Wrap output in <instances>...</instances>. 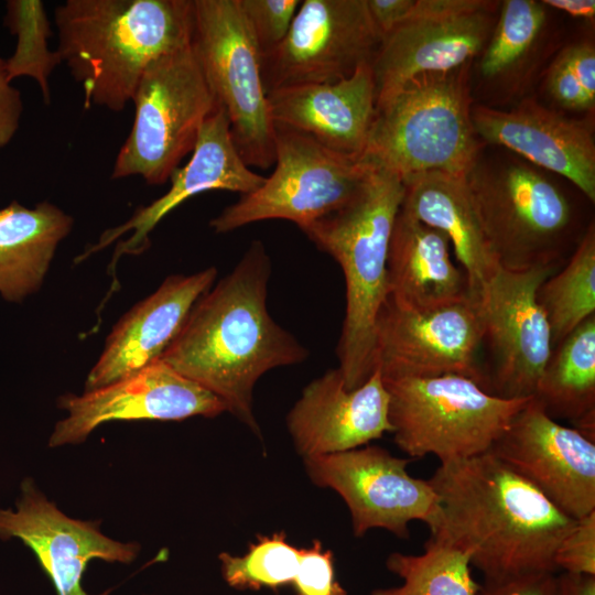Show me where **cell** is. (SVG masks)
Masks as SVG:
<instances>
[{"label": "cell", "mask_w": 595, "mask_h": 595, "mask_svg": "<svg viewBox=\"0 0 595 595\" xmlns=\"http://www.w3.org/2000/svg\"><path fill=\"white\" fill-rule=\"evenodd\" d=\"M403 193L398 175L370 166L344 206L302 229L344 273L346 311L336 353L348 390L376 369L375 327L388 296L389 242Z\"/></svg>", "instance_id": "277c9868"}, {"label": "cell", "mask_w": 595, "mask_h": 595, "mask_svg": "<svg viewBox=\"0 0 595 595\" xmlns=\"http://www.w3.org/2000/svg\"><path fill=\"white\" fill-rule=\"evenodd\" d=\"M560 56L584 90L595 98V50L587 42L563 48Z\"/></svg>", "instance_id": "f35d334b"}, {"label": "cell", "mask_w": 595, "mask_h": 595, "mask_svg": "<svg viewBox=\"0 0 595 595\" xmlns=\"http://www.w3.org/2000/svg\"><path fill=\"white\" fill-rule=\"evenodd\" d=\"M555 271L499 267L480 294V349L486 348L488 357L480 385L491 394L505 399L534 397L552 351L550 325L537 292Z\"/></svg>", "instance_id": "8fae6325"}, {"label": "cell", "mask_w": 595, "mask_h": 595, "mask_svg": "<svg viewBox=\"0 0 595 595\" xmlns=\"http://www.w3.org/2000/svg\"><path fill=\"white\" fill-rule=\"evenodd\" d=\"M370 18L382 39L400 25L414 3V0H366Z\"/></svg>", "instance_id": "ab89813d"}, {"label": "cell", "mask_w": 595, "mask_h": 595, "mask_svg": "<svg viewBox=\"0 0 595 595\" xmlns=\"http://www.w3.org/2000/svg\"><path fill=\"white\" fill-rule=\"evenodd\" d=\"M131 101L132 128L111 178L138 175L163 184L193 152L202 126L218 107L192 44L152 62Z\"/></svg>", "instance_id": "ba28073f"}, {"label": "cell", "mask_w": 595, "mask_h": 595, "mask_svg": "<svg viewBox=\"0 0 595 595\" xmlns=\"http://www.w3.org/2000/svg\"><path fill=\"white\" fill-rule=\"evenodd\" d=\"M225 582L239 591H277L292 584L300 562V549L286 541L284 532L259 536L241 556L223 552L218 555Z\"/></svg>", "instance_id": "1f68e13d"}, {"label": "cell", "mask_w": 595, "mask_h": 595, "mask_svg": "<svg viewBox=\"0 0 595 595\" xmlns=\"http://www.w3.org/2000/svg\"><path fill=\"white\" fill-rule=\"evenodd\" d=\"M274 129L272 174L209 221L216 234L268 219L290 220L302 230L344 206L370 170L360 158L329 150L300 132Z\"/></svg>", "instance_id": "30bf717a"}, {"label": "cell", "mask_w": 595, "mask_h": 595, "mask_svg": "<svg viewBox=\"0 0 595 595\" xmlns=\"http://www.w3.org/2000/svg\"><path fill=\"white\" fill-rule=\"evenodd\" d=\"M451 248L445 234L399 209L388 250V296L412 309L470 298L468 278Z\"/></svg>", "instance_id": "d4e9b609"}, {"label": "cell", "mask_w": 595, "mask_h": 595, "mask_svg": "<svg viewBox=\"0 0 595 595\" xmlns=\"http://www.w3.org/2000/svg\"><path fill=\"white\" fill-rule=\"evenodd\" d=\"M386 566L403 584L376 588L370 595H476L480 585L472 576L466 552L430 538L423 553L392 552Z\"/></svg>", "instance_id": "f1b7e54d"}, {"label": "cell", "mask_w": 595, "mask_h": 595, "mask_svg": "<svg viewBox=\"0 0 595 595\" xmlns=\"http://www.w3.org/2000/svg\"><path fill=\"white\" fill-rule=\"evenodd\" d=\"M74 219L43 201L32 208L12 202L0 209V294L21 302L36 292Z\"/></svg>", "instance_id": "484cf974"}, {"label": "cell", "mask_w": 595, "mask_h": 595, "mask_svg": "<svg viewBox=\"0 0 595 595\" xmlns=\"http://www.w3.org/2000/svg\"><path fill=\"white\" fill-rule=\"evenodd\" d=\"M545 20L541 1H504L479 63L483 77L501 79L516 71L537 45Z\"/></svg>", "instance_id": "f546056e"}, {"label": "cell", "mask_w": 595, "mask_h": 595, "mask_svg": "<svg viewBox=\"0 0 595 595\" xmlns=\"http://www.w3.org/2000/svg\"><path fill=\"white\" fill-rule=\"evenodd\" d=\"M483 338L478 302L465 298L412 309L387 296L376 321V367L382 377L458 374L480 383Z\"/></svg>", "instance_id": "5bb4252c"}, {"label": "cell", "mask_w": 595, "mask_h": 595, "mask_svg": "<svg viewBox=\"0 0 595 595\" xmlns=\"http://www.w3.org/2000/svg\"><path fill=\"white\" fill-rule=\"evenodd\" d=\"M23 101L19 89L11 85L6 60L0 57V148L6 147L19 129Z\"/></svg>", "instance_id": "8d00e7d4"}, {"label": "cell", "mask_w": 595, "mask_h": 595, "mask_svg": "<svg viewBox=\"0 0 595 595\" xmlns=\"http://www.w3.org/2000/svg\"><path fill=\"white\" fill-rule=\"evenodd\" d=\"M264 180L266 177L253 172L239 154L228 118L218 105L202 126L190 161L170 176L169 191L151 204L137 208L126 223L105 230L75 262L84 261L131 231L130 237L119 241L115 248L109 267L113 272L120 257L144 251L150 245L149 236L154 227L186 199L208 191L249 194L259 188Z\"/></svg>", "instance_id": "ac0fdd59"}, {"label": "cell", "mask_w": 595, "mask_h": 595, "mask_svg": "<svg viewBox=\"0 0 595 595\" xmlns=\"http://www.w3.org/2000/svg\"><path fill=\"white\" fill-rule=\"evenodd\" d=\"M541 2L545 8L556 9L573 18L593 20L595 17L594 0H543Z\"/></svg>", "instance_id": "b9f144b4"}, {"label": "cell", "mask_w": 595, "mask_h": 595, "mask_svg": "<svg viewBox=\"0 0 595 595\" xmlns=\"http://www.w3.org/2000/svg\"><path fill=\"white\" fill-rule=\"evenodd\" d=\"M193 0H67L54 11L56 52L86 109L122 111L147 67L191 44Z\"/></svg>", "instance_id": "3957f363"}, {"label": "cell", "mask_w": 595, "mask_h": 595, "mask_svg": "<svg viewBox=\"0 0 595 595\" xmlns=\"http://www.w3.org/2000/svg\"><path fill=\"white\" fill-rule=\"evenodd\" d=\"M472 121L478 138L565 177L591 202L595 201V143L584 121L532 99L509 110L473 107Z\"/></svg>", "instance_id": "ffe728a7"}, {"label": "cell", "mask_w": 595, "mask_h": 595, "mask_svg": "<svg viewBox=\"0 0 595 595\" xmlns=\"http://www.w3.org/2000/svg\"><path fill=\"white\" fill-rule=\"evenodd\" d=\"M577 520L595 511V441L531 398L488 451Z\"/></svg>", "instance_id": "9a60e30c"}, {"label": "cell", "mask_w": 595, "mask_h": 595, "mask_svg": "<svg viewBox=\"0 0 595 595\" xmlns=\"http://www.w3.org/2000/svg\"><path fill=\"white\" fill-rule=\"evenodd\" d=\"M389 394L378 367L348 390L338 368L310 382L286 416L289 433L304 458L345 452L391 433Z\"/></svg>", "instance_id": "d6986e66"}, {"label": "cell", "mask_w": 595, "mask_h": 595, "mask_svg": "<svg viewBox=\"0 0 595 595\" xmlns=\"http://www.w3.org/2000/svg\"><path fill=\"white\" fill-rule=\"evenodd\" d=\"M533 398L595 441V315L552 348Z\"/></svg>", "instance_id": "4316f807"}, {"label": "cell", "mask_w": 595, "mask_h": 595, "mask_svg": "<svg viewBox=\"0 0 595 595\" xmlns=\"http://www.w3.org/2000/svg\"><path fill=\"white\" fill-rule=\"evenodd\" d=\"M295 595H347L335 577L334 554L318 540L300 549V562L292 583Z\"/></svg>", "instance_id": "836d02e7"}, {"label": "cell", "mask_w": 595, "mask_h": 595, "mask_svg": "<svg viewBox=\"0 0 595 595\" xmlns=\"http://www.w3.org/2000/svg\"><path fill=\"white\" fill-rule=\"evenodd\" d=\"M382 379L394 443L412 458L434 455L440 463L488 452L531 399L497 397L458 374Z\"/></svg>", "instance_id": "52a82bcc"}, {"label": "cell", "mask_w": 595, "mask_h": 595, "mask_svg": "<svg viewBox=\"0 0 595 595\" xmlns=\"http://www.w3.org/2000/svg\"><path fill=\"white\" fill-rule=\"evenodd\" d=\"M537 299L544 311L552 348L595 315V227L589 224L564 267L545 279Z\"/></svg>", "instance_id": "83f0119b"}, {"label": "cell", "mask_w": 595, "mask_h": 595, "mask_svg": "<svg viewBox=\"0 0 595 595\" xmlns=\"http://www.w3.org/2000/svg\"><path fill=\"white\" fill-rule=\"evenodd\" d=\"M555 574H533L504 582H484L476 595H553Z\"/></svg>", "instance_id": "74e56055"}, {"label": "cell", "mask_w": 595, "mask_h": 595, "mask_svg": "<svg viewBox=\"0 0 595 595\" xmlns=\"http://www.w3.org/2000/svg\"><path fill=\"white\" fill-rule=\"evenodd\" d=\"M545 86L549 95L562 108L574 111L594 109L595 98L584 90L560 54L548 69Z\"/></svg>", "instance_id": "d590c367"}, {"label": "cell", "mask_w": 595, "mask_h": 595, "mask_svg": "<svg viewBox=\"0 0 595 595\" xmlns=\"http://www.w3.org/2000/svg\"><path fill=\"white\" fill-rule=\"evenodd\" d=\"M99 524V520L66 516L30 478L21 485L17 510H0V539L22 540L36 556L56 595H90L82 580L94 559L128 564L137 558L138 543L116 541L105 536ZM109 593L108 589L100 595Z\"/></svg>", "instance_id": "e0dca14e"}, {"label": "cell", "mask_w": 595, "mask_h": 595, "mask_svg": "<svg viewBox=\"0 0 595 595\" xmlns=\"http://www.w3.org/2000/svg\"><path fill=\"white\" fill-rule=\"evenodd\" d=\"M274 126L310 137L335 152L360 158L376 115V83L371 63L347 78L299 85L267 94Z\"/></svg>", "instance_id": "7402d4cb"}, {"label": "cell", "mask_w": 595, "mask_h": 595, "mask_svg": "<svg viewBox=\"0 0 595 595\" xmlns=\"http://www.w3.org/2000/svg\"><path fill=\"white\" fill-rule=\"evenodd\" d=\"M470 63L418 75L377 104L360 160L402 181L431 171L465 176L480 151L472 121Z\"/></svg>", "instance_id": "5b68a950"}, {"label": "cell", "mask_w": 595, "mask_h": 595, "mask_svg": "<svg viewBox=\"0 0 595 595\" xmlns=\"http://www.w3.org/2000/svg\"><path fill=\"white\" fill-rule=\"evenodd\" d=\"M192 47L250 167L275 160V129L261 76V51L238 0H193Z\"/></svg>", "instance_id": "9c48e42d"}, {"label": "cell", "mask_w": 595, "mask_h": 595, "mask_svg": "<svg viewBox=\"0 0 595 595\" xmlns=\"http://www.w3.org/2000/svg\"><path fill=\"white\" fill-rule=\"evenodd\" d=\"M271 260L253 240L235 268L193 305L160 359L195 381L260 436L253 388L267 371L300 364L307 349L267 307Z\"/></svg>", "instance_id": "6da1fadb"}, {"label": "cell", "mask_w": 595, "mask_h": 595, "mask_svg": "<svg viewBox=\"0 0 595 595\" xmlns=\"http://www.w3.org/2000/svg\"><path fill=\"white\" fill-rule=\"evenodd\" d=\"M402 182L400 210L447 236L468 278L470 298L478 302L499 266L483 232L465 176L431 171Z\"/></svg>", "instance_id": "cb8c5ba5"}, {"label": "cell", "mask_w": 595, "mask_h": 595, "mask_svg": "<svg viewBox=\"0 0 595 595\" xmlns=\"http://www.w3.org/2000/svg\"><path fill=\"white\" fill-rule=\"evenodd\" d=\"M380 43L366 0H304L284 39L261 54L264 90L347 78Z\"/></svg>", "instance_id": "7c38bea8"}, {"label": "cell", "mask_w": 595, "mask_h": 595, "mask_svg": "<svg viewBox=\"0 0 595 595\" xmlns=\"http://www.w3.org/2000/svg\"><path fill=\"white\" fill-rule=\"evenodd\" d=\"M491 9L450 18H408L386 35L371 62L376 105L409 79L456 69L484 50Z\"/></svg>", "instance_id": "603a6c76"}, {"label": "cell", "mask_w": 595, "mask_h": 595, "mask_svg": "<svg viewBox=\"0 0 595 595\" xmlns=\"http://www.w3.org/2000/svg\"><path fill=\"white\" fill-rule=\"evenodd\" d=\"M428 480L440 502L430 539L466 552L484 582L555 574L576 520L493 454L440 463Z\"/></svg>", "instance_id": "7a4b0ae2"}, {"label": "cell", "mask_w": 595, "mask_h": 595, "mask_svg": "<svg viewBox=\"0 0 595 595\" xmlns=\"http://www.w3.org/2000/svg\"><path fill=\"white\" fill-rule=\"evenodd\" d=\"M216 277L215 267L190 275H170L136 304L108 335L101 355L87 376L85 391L112 383L159 359Z\"/></svg>", "instance_id": "44dd1931"}, {"label": "cell", "mask_w": 595, "mask_h": 595, "mask_svg": "<svg viewBox=\"0 0 595 595\" xmlns=\"http://www.w3.org/2000/svg\"><path fill=\"white\" fill-rule=\"evenodd\" d=\"M556 569L595 576V511L577 519L554 554Z\"/></svg>", "instance_id": "e575fe53"}, {"label": "cell", "mask_w": 595, "mask_h": 595, "mask_svg": "<svg viewBox=\"0 0 595 595\" xmlns=\"http://www.w3.org/2000/svg\"><path fill=\"white\" fill-rule=\"evenodd\" d=\"M465 178L500 268H559L573 230L574 212L554 182L523 161L485 162L479 158Z\"/></svg>", "instance_id": "8992f818"}, {"label": "cell", "mask_w": 595, "mask_h": 595, "mask_svg": "<svg viewBox=\"0 0 595 595\" xmlns=\"http://www.w3.org/2000/svg\"><path fill=\"white\" fill-rule=\"evenodd\" d=\"M57 405L67 416L56 422L50 447L78 444L99 425L112 421H181L191 416L214 418L227 411L224 402L162 359L107 386L66 393Z\"/></svg>", "instance_id": "2e32d148"}, {"label": "cell", "mask_w": 595, "mask_h": 595, "mask_svg": "<svg viewBox=\"0 0 595 595\" xmlns=\"http://www.w3.org/2000/svg\"><path fill=\"white\" fill-rule=\"evenodd\" d=\"M410 462L377 445L304 458L311 480L344 499L357 538L380 528L408 539L411 521L436 523L439 497L429 480L408 473Z\"/></svg>", "instance_id": "4fadbf2b"}, {"label": "cell", "mask_w": 595, "mask_h": 595, "mask_svg": "<svg viewBox=\"0 0 595 595\" xmlns=\"http://www.w3.org/2000/svg\"><path fill=\"white\" fill-rule=\"evenodd\" d=\"M553 595H595V576L563 572L555 576Z\"/></svg>", "instance_id": "60d3db41"}, {"label": "cell", "mask_w": 595, "mask_h": 595, "mask_svg": "<svg viewBox=\"0 0 595 595\" xmlns=\"http://www.w3.org/2000/svg\"><path fill=\"white\" fill-rule=\"evenodd\" d=\"M238 3L262 54L284 39L301 1L238 0Z\"/></svg>", "instance_id": "d6a6232c"}, {"label": "cell", "mask_w": 595, "mask_h": 595, "mask_svg": "<svg viewBox=\"0 0 595 595\" xmlns=\"http://www.w3.org/2000/svg\"><path fill=\"white\" fill-rule=\"evenodd\" d=\"M6 25L18 37L14 53L6 60V71L12 82L17 77L33 78L45 104L51 102L50 77L61 64L55 51L48 47L52 30L44 4L40 0L7 2Z\"/></svg>", "instance_id": "4dcf8cb0"}]
</instances>
